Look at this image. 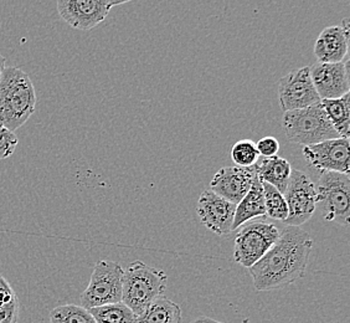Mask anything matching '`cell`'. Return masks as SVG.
<instances>
[{
  "instance_id": "cell-1",
  "label": "cell",
  "mask_w": 350,
  "mask_h": 323,
  "mask_svg": "<svg viewBox=\"0 0 350 323\" xmlns=\"http://www.w3.org/2000/svg\"><path fill=\"white\" fill-rule=\"evenodd\" d=\"M313 240L296 227H287L271 249L249 269L257 291L283 289L302 279L310 261Z\"/></svg>"
},
{
  "instance_id": "cell-2",
  "label": "cell",
  "mask_w": 350,
  "mask_h": 323,
  "mask_svg": "<svg viewBox=\"0 0 350 323\" xmlns=\"http://www.w3.org/2000/svg\"><path fill=\"white\" fill-rule=\"evenodd\" d=\"M36 92L29 75L18 68H5L0 75V125L14 132L31 117Z\"/></svg>"
},
{
  "instance_id": "cell-3",
  "label": "cell",
  "mask_w": 350,
  "mask_h": 323,
  "mask_svg": "<svg viewBox=\"0 0 350 323\" xmlns=\"http://www.w3.org/2000/svg\"><path fill=\"white\" fill-rule=\"evenodd\" d=\"M167 283L168 276L163 270L135 260L123 271L122 302L139 316L150 303L163 296Z\"/></svg>"
},
{
  "instance_id": "cell-4",
  "label": "cell",
  "mask_w": 350,
  "mask_h": 323,
  "mask_svg": "<svg viewBox=\"0 0 350 323\" xmlns=\"http://www.w3.org/2000/svg\"><path fill=\"white\" fill-rule=\"evenodd\" d=\"M282 125L287 140L304 147L340 138L325 115L321 102L310 107L284 112Z\"/></svg>"
},
{
  "instance_id": "cell-5",
  "label": "cell",
  "mask_w": 350,
  "mask_h": 323,
  "mask_svg": "<svg viewBox=\"0 0 350 323\" xmlns=\"http://www.w3.org/2000/svg\"><path fill=\"white\" fill-rule=\"evenodd\" d=\"M123 271L121 265L116 261L100 260L96 263L90 283L80 297L81 307L91 310L122 302Z\"/></svg>"
},
{
  "instance_id": "cell-6",
  "label": "cell",
  "mask_w": 350,
  "mask_h": 323,
  "mask_svg": "<svg viewBox=\"0 0 350 323\" xmlns=\"http://www.w3.org/2000/svg\"><path fill=\"white\" fill-rule=\"evenodd\" d=\"M240 228L235 236L234 260L250 269L273 246L281 231L275 224L263 220L246 222Z\"/></svg>"
},
{
  "instance_id": "cell-7",
  "label": "cell",
  "mask_w": 350,
  "mask_h": 323,
  "mask_svg": "<svg viewBox=\"0 0 350 323\" xmlns=\"http://www.w3.org/2000/svg\"><path fill=\"white\" fill-rule=\"evenodd\" d=\"M317 204H322L324 219L342 225H349V175L324 172L319 175Z\"/></svg>"
},
{
  "instance_id": "cell-8",
  "label": "cell",
  "mask_w": 350,
  "mask_h": 323,
  "mask_svg": "<svg viewBox=\"0 0 350 323\" xmlns=\"http://www.w3.org/2000/svg\"><path fill=\"white\" fill-rule=\"evenodd\" d=\"M283 196L288 207V216L283 222L287 227L299 228L314 214L317 209L316 185L304 172L292 169L290 182Z\"/></svg>"
},
{
  "instance_id": "cell-9",
  "label": "cell",
  "mask_w": 350,
  "mask_h": 323,
  "mask_svg": "<svg viewBox=\"0 0 350 323\" xmlns=\"http://www.w3.org/2000/svg\"><path fill=\"white\" fill-rule=\"evenodd\" d=\"M278 101L283 112L310 107L321 102L310 79V66L297 68L283 76L278 85Z\"/></svg>"
},
{
  "instance_id": "cell-10",
  "label": "cell",
  "mask_w": 350,
  "mask_h": 323,
  "mask_svg": "<svg viewBox=\"0 0 350 323\" xmlns=\"http://www.w3.org/2000/svg\"><path fill=\"white\" fill-rule=\"evenodd\" d=\"M126 1L59 0L57 10L64 21L79 30H91L107 18L111 9Z\"/></svg>"
},
{
  "instance_id": "cell-11",
  "label": "cell",
  "mask_w": 350,
  "mask_h": 323,
  "mask_svg": "<svg viewBox=\"0 0 350 323\" xmlns=\"http://www.w3.org/2000/svg\"><path fill=\"white\" fill-rule=\"evenodd\" d=\"M304 159L312 168L324 172L349 175V140L336 138L304 147Z\"/></svg>"
},
{
  "instance_id": "cell-12",
  "label": "cell",
  "mask_w": 350,
  "mask_h": 323,
  "mask_svg": "<svg viewBox=\"0 0 350 323\" xmlns=\"http://www.w3.org/2000/svg\"><path fill=\"white\" fill-rule=\"evenodd\" d=\"M236 205L206 189L198 201L196 213L202 225L219 236H225L232 231Z\"/></svg>"
},
{
  "instance_id": "cell-13",
  "label": "cell",
  "mask_w": 350,
  "mask_h": 323,
  "mask_svg": "<svg viewBox=\"0 0 350 323\" xmlns=\"http://www.w3.org/2000/svg\"><path fill=\"white\" fill-rule=\"evenodd\" d=\"M310 74L321 100H334L349 94V61L317 62L310 66Z\"/></svg>"
},
{
  "instance_id": "cell-14",
  "label": "cell",
  "mask_w": 350,
  "mask_h": 323,
  "mask_svg": "<svg viewBox=\"0 0 350 323\" xmlns=\"http://www.w3.org/2000/svg\"><path fill=\"white\" fill-rule=\"evenodd\" d=\"M256 167H224L216 172L210 182V190L225 201L237 205L249 193L256 177Z\"/></svg>"
},
{
  "instance_id": "cell-15",
  "label": "cell",
  "mask_w": 350,
  "mask_h": 323,
  "mask_svg": "<svg viewBox=\"0 0 350 323\" xmlns=\"http://www.w3.org/2000/svg\"><path fill=\"white\" fill-rule=\"evenodd\" d=\"M349 29L348 18H344L340 25L324 29L314 44V55L318 62H343L349 50Z\"/></svg>"
},
{
  "instance_id": "cell-16",
  "label": "cell",
  "mask_w": 350,
  "mask_h": 323,
  "mask_svg": "<svg viewBox=\"0 0 350 323\" xmlns=\"http://www.w3.org/2000/svg\"><path fill=\"white\" fill-rule=\"evenodd\" d=\"M261 216H266V208H265L262 183L256 175L249 193L236 205L232 231L239 229L250 220L255 218H261Z\"/></svg>"
},
{
  "instance_id": "cell-17",
  "label": "cell",
  "mask_w": 350,
  "mask_h": 323,
  "mask_svg": "<svg viewBox=\"0 0 350 323\" xmlns=\"http://www.w3.org/2000/svg\"><path fill=\"white\" fill-rule=\"evenodd\" d=\"M255 167L257 177L261 182L267 183L284 194L292 172L290 162L276 155L272 158H263L262 161L257 162Z\"/></svg>"
},
{
  "instance_id": "cell-18",
  "label": "cell",
  "mask_w": 350,
  "mask_h": 323,
  "mask_svg": "<svg viewBox=\"0 0 350 323\" xmlns=\"http://www.w3.org/2000/svg\"><path fill=\"white\" fill-rule=\"evenodd\" d=\"M135 323H182V309L167 297H159L137 316Z\"/></svg>"
},
{
  "instance_id": "cell-19",
  "label": "cell",
  "mask_w": 350,
  "mask_h": 323,
  "mask_svg": "<svg viewBox=\"0 0 350 323\" xmlns=\"http://www.w3.org/2000/svg\"><path fill=\"white\" fill-rule=\"evenodd\" d=\"M350 94H344L340 99L321 100L324 112L328 117L338 135L344 140H349L350 129Z\"/></svg>"
},
{
  "instance_id": "cell-20",
  "label": "cell",
  "mask_w": 350,
  "mask_h": 323,
  "mask_svg": "<svg viewBox=\"0 0 350 323\" xmlns=\"http://www.w3.org/2000/svg\"><path fill=\"white\" fill-rule=\"evenodd\" d=\"M90 313L96 323H135L137 315L123 302L91 309Z\"/></svg>"
},
{
  "instance_id": "cell-21",
  "label": "cell",
  "mask_w": 350,
  "mask_h": 323,
  "mask_svg": "<svg viewBox=\"0 0 350 323\" xmlns=\"http://www.w3.org/2000/svg\"><path fill=\"white\" fill-rule=\"evenodd\" d=\"M262 183L263 196H265V208L266 216L271 219L284 222L288 216V207L282 193L267 183Z\"/></svg>"
},
{
  "instance_id": "cell-22",
  "label": "cell",
  "mask_w": 350,
  "mask_h": 323,
  "mask_svg": "<svg viewBox=\"0 0 350 323\" xmlns=\"http://www.w3.org/2000/svg\"><path fill=\"white\" fill-rule=\"evenodd\" d=\"M51 323H96L90 311L77 305H64L50 312Z\"/></svg>"
},
{
  "instance_id": "cell-23",
  "label": "cell",
  "mask_w": 350,
  "mask_h": 323,
  "mask_svg": "<svg viewBox=\"0 0 350 323\" xmlns=\"http://www.w3.org/2000/svg\"><path fill=\"white\" fill-rule=\"evenodd\" d=\"M231 158L237 167L249 168L255 166L260 155L256 148V143L250 140H241L236 142L231 148Z\"/></svg>"
},
{
  "instance_id": "cell-24",
  "label": "cell",
  "mask_w": 350,
  "mask_h": 323,
  "mask_svg": "<svg viewBox=\"0 0 350 323\" xmlns=\"http://www.w3.org/2000/svg\"><path fill=\"white\" fill-rule=\"evenodd\" d=\"M18 146V137L7 127L0 125V159H7Z\"/></svg>"
},
{
  "instance_id": "cell-25",
  "label": "cell",
  "mask_w": 350,
  "mask_h": 323,
  "mask_svg": "<svg viewBox=\"0 0 350 323\" xmlns=\"http://www.w3.org/2000/svg\"><path fill=\"white\" fill-rule=\"evenodd\" d=\"M256 148L258 151V155H262L263 158H272V157H276L281 146L275 137H263L257 142Z\"/></svg>"
},
{
  "instance_id": "cell-26",
  "label": "cell",
  "mask_w": 350,
  "mask_h": 323,
  "mask_svg": "<svg viewBox=\"0 0 350 323\" xmlns=\"http://www.w3.org/2000/svg\"><path fill=\"white\" fill-rule=\"evenodd\" d=\"M19 318V302L14 297L12 301L0 306V323H16Z\"/></svg>"
},
{
  "instance_id": "cell-27",
  "label": "cell",
  "mask_w": 350,
  "mask_h": 323,
  "mask_svg": "<svg viewBox=\"0 0 350 323\" xmlns=\"http://www.w3.org/2000/svg\"><path fill=\"white\" fill-rule=\"evenodd\" d=\"M191 323H224L219 322V321H215V320H213V318H209V317H199V318H196V321H193Z\"/></svg>"
},
{
  "instance_id": "cell-28",
  "label": "cell",
  "mask_w": 350,
  "mask_h": 323,
  "mask_svg": "<svg viewBox=\"0 0 350 323\" xmlns=\"http://www.w3.org/2000/svg\"><path fill=\"white\" fill-rule=\"evenodd\" d=\"M4 68H5V57L0 54V75H1Z\"/></svg>"
},
{
  "instance_id": "cell-29",
  "label": "cell",
  "mask_w": 350,
  "mask_h": 323,
  "mask_svg": "<svg viewBox=\"0 0 350 323\" xmlns=\"http://www.w3.org/2000/svg\"><path fill=\"white\" fill-rule=\"evenodd\" d=\"M334 323H340V322H334Z\"/></svg>"
}]
</instances>
